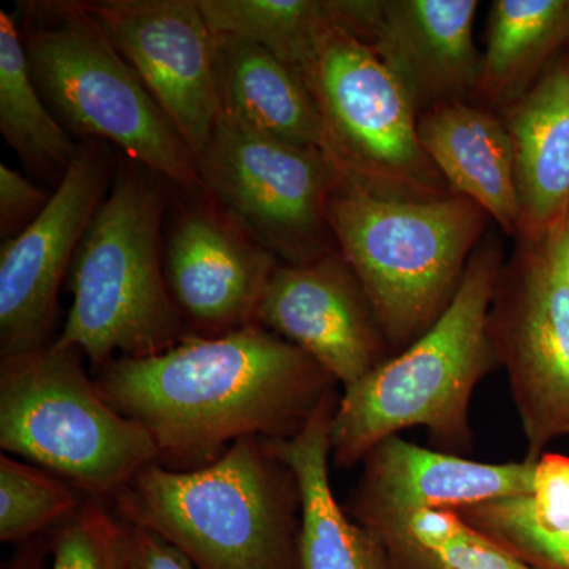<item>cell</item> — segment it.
Here are the masks:
<instances>
[{
	"label": "cell",
	"mask_w": 569,
	"mask_h": 569,
	"mask_svg": "<svg viewBox=\"0 0 569 569\" xmlns=\"http://www.w3.org/2000/svg\"><path fill=\"white\" fill-rule=\"evenodd\" d=\"M336 383L301 348L258 325L112 358L96 380L114 410L151 433L160 466L183 471L216 462L242 438L295 437Z\"/></svg>",
	"instance_id": "1"
},
{
	"label": "cell",
	"mask_w": 569,
	"mask_h": 569,
	"mask_svg": "<svg viewBox=\"0 0 569 569\" xmlns=\"http://www.w3.org/2000/svg\"><path fill=\"white\" fill-rule=\"evenodd\" d=\"M503 254L486 241L471 254L451 305L406 350L343 389L331 421V460L353 468L381 441L425 429L443 451H468L470 403L497 366L489 312Z\"/></svg>",
	"instance_id": "2"
},
{
	"label": "cell",
	"mask_w": 569,
	"mask_h": 569,
	"mask_svg": "<svg viewBox=\"0 0 569 569\" xmlns=\"http://www.w3.org/2000/svg\"><path fill=\"white\" fill-rule=\"evenodd\" d=\"M112 501L122 522L156 531L198 569H299L298 482L264 438L194 470L151 463Z\"/></svg>",
	"instance_id": "3"
},
{
	"label": "cell",
	"mask_w": 569,
	"mask_h": 569,
	"mask_svg": "<svg viewBox=\"0 0 569 569\" xmlns=\"http://www.w3.org/2000/svg\"><path fill=\"white\" fill-rule=\"evenodd\" d=\"M160 179L123 159L71 261L73 305L56 343L84 353L99 369L116 351L146 358L187 337L164 276Z\"/></svg>",
	"instance_id": "4"
},
{
	"label": "cell",
	"mask_w": 569,
	"mask_h": 569,
	"mask_svg": "<svg viewBox=\"0 0 569 569\" xmlns=\"http://www.w3.org/2000/svg\"><path fill=\"white\" fill-rule=\"evenodd\" d=\"M488 220L460 194L388 197L340 176L329 197V227L391 350H406L443 316Z\"/></svg>",
	"instance_id": "5"
},
{
	"label": "cell",
	"mask_w": 569,
	"mask_h": 569,
	"mask_svg": "<svg viewBox=\"0 0 569 569\" xmlns=\"http://www.w3.org/2000/svg\"><path fill=\"white\" fill-rule=\"evenodd\" d=\"M26 11L33 82L67 132L111 141L183 192H203L197 157L88 3L33 2Z\"/></svg>",
	"instance_id": "6"
},
{
	"label": "cell",
	"mask_w": 569,
	"mask_h": 569,
	"mask_svg": "<svg viewBox=\"0 0 569 569\" xmlns=\"http://www.w3.org/2000/svg\"><path fill=\"white\" fill-rule=\"evenodd\" d=\"M0 448L91 498L114 497L159 462L151 433L104 400L78 351L56 342L2 358Z\"/></svg>",
	"instance_id": "7"
},
{
	"label": "cell",
	"mask_w": 569,
	"mask_h": 569,
	"mask_svg": "<svg viewBox=\"0 0 569 569\" xmlns=\"http://www.w3.org/2000/svg\"><path fill=\"white\" fill-rule=\"evenodd\" d=\"M323 118L329 160L347 181L399 198L452 193L418 137V114L376 52L343 28L302 73Z\"/></svg>",
	"instance_id": "8"
},
{
	"label": "cell",
	"mask_w": 569,
	"mask_h": 569,
	"mask_svg": "<svg viewBox=\"0 0 569 569\" xmlns=\"http://www.w3.org/2000/svg\"><path fill=\"white\" fill-rule=\"evenodd\" d=\"M198 170L204 192L284 263L339 250L328 203L340 174L323 153L266 137L220 112Z\"/></svg>",
	"instance_id": "9"
},
{
	"label": "cell",
	"mask_w": 569,
	"mask_h": 569,
	"mask_svg": "<svg viewBox=\"0 0 569 569\" xmlns=\"http://www.w3.org/2000/svg\"><path fill=\"white\" fill-rule=\"evenodd\" d=\"M489 337L507 372L526 460L537 462L550 445L569 437V288L541 239H523L501 269Z\"/></svg>",
	"instance_id": "10"
},
{
	"label": "cell",
	"mask_w": 569,
	"mask_h": 569,
	"mask_svg": "<svg viewBox=\"0 0 569 569\" xmlns=\"http://www.w3.org/2000/svg\"><path fill=\"white\" fill-rule=\"evenodd\" d=\"M86 3L198 162L222 112L213 31L200 0Z\"/></svg>",
	"instance_id": "11"
},
{
	"label": "cell",
	"mask_w": 569,
	"mask_h": 569,
	"mask_svg": "<svg viewBox=\"0 0 569 569\" xmlns=\"http://www.w3.org/2000/svg\"><path fill=\"white\" fill-rule=\"evenodd\" d=\"M108 159L81 148L47 208L0 249V353L47 346L59 288L108 189Z\"/></svg>",
	"instance_id": "12"
},
{
	"label": "cell",
	"mask_w": 569,
	"mask_h": 569,
	"mask_svg": "<svg viewBox=\"0 0 569 569\" xmlns=\"http://www.w3.org/2000/svg\"><path fill=\"white\" fill-rule=\"evenodd\" d=\"M279 260L211 194L179 206L164 239V276L183 321L224 335L257 325Z\"/></svg>",
	"instance_id": "13"
},
{
	"label": "cell",
	"mask_w": 569,
	"mask_h": 569,
	"mask_svg": "<svg viewBox=\"0 0 569 569\" xmlns=\"http://www.w3.org/2000/svg\"><path fill=\"white\" fill-rule=\"evenodd\" d=\"M257 325L301 348L343 389L389 358L391 348L365 288L340 250L301 264H279Z\"/></svg>",
	"instance_id": "14"
},
{
	"label": "cell",
	"mask_w": 569,
	"mask_h": 569,
	"mask_svg": "<svg viewBox=\"0 0 569 569\" xmlns=\"http://www.w3.org/2000/svg\"><path fill=\"white\" fill-rule=\"evenodd\" d=\"M351 518L377 535L425 509H459L497 498L530 496L535 462L488 463L433 451L399 436L362 460Z\"/></svg>",
	"instance_id": "15"
},
{
	"label": "cell",
	"mask_w": 569,
	"mask_h": 569,
	"mask_svg": "<svg viewBox=\"0 0 569 569\" xmlns=\"http://www.w3.org/2000/svg\"><path fill=\"white\" fill-rule=\"evenodd\" d=\"M478 0H376L361 41L396 78L418 116L478 96Z\"/></svg>",
	"instance_id": "16"
},
{
	"label": "cell",
	"mask_w": 569,
	"mask_h": 569,
	"mask_svg": "<svg viewBox=\"0 0 569 569\" xmlns=\"http://www.w3.org/2000/svg\"><path fill=\"white\" fill-rule=\"evenodd\" d=\"M418 137L452 193L477 203L505 234H520L515 146L501 116L443 104L418 116Z\"/></svg>",
	"instance_id": "17"
},
{
	"label": "cell",
	"mask_w": 569,
	"mask_h": 569,
	"mask_svg": "<svg viewBox=\"0 0 569 569\" xmlns=\"http://www.w3.org/2000/svg\"><path fill=\"white\" fill-rule=\"evenodd\" d=\"M336 406L331 392L295 437L269 440L298 482L299 569H395L381 542L348 515L332 492L329 463Z\"/></svg>",
	"instance_id": "18"
},
{
	"label": "cell",
	"mask_w": 569,
	"mask_h": 569,
	"mask_svg": "<svg viewBox=\"0 0 569 569\" xmlns=\"http://www.w3.org/2000/svg\"><path fill=\"white\" fill-rule=\"evenodd\" d=\"M213 50L224 114L329 160L325 121L301 74L244 37L213 32Z\"/></svg>",
	"instance_id": "19"
},
{
	"label": "cell",
	"mask_w": 569,
	"mask_h": 569,
	"mask_svg": "<svg viewBox=\"0 0 569 569\" xmlns=\"http://www.w3.org/2000/svg\"><path fill=\"white\" fill-rule=\"evenodd\" d=\"M515 146L520 238H542L569 209V67L546 71L500 114Z\"/></svg>",
	"instance_id": "20"
},
{
	"label": "cell",
	"mask_w": 569,
	"mask_h": 569,
	"mask_svg": "<svg viewBox=\"0 0 569 569\" xmlns=\"http://www.w3.org/2000/svg\"><path fill=\"white\" fill-rule=\"evenodd\" d=\"M568 36L569 0H496L478 96L501 110L518 102Z\"/></svg>",
	"instance_id": "21"
},
{
	"label": "cell",
	"mask_w": 569,
	"mask_h": 569,
	"mask_svg": "<svg viewBox=\"0 0 569 569\" xmlns=\"http://www.w3.org/2000/svg\"><path fill=\"white\" fill-rule=\"evenodd\" d=\"M200 6L213 32L254 41L301 77L328 32H350L353 18V0H200Z\"/></svg>",
	"instance_id": "22"
},
{
	"label": "cell",
	"mask_w": 569,
	"mask_h": 569,
	"mask_svg": "<svg viewBox=\"0 0 569 569\" xmlns=\"http://www.w3.org/2000/svg\"><path fill=\"white\" fill-rule=\"evenodd\" d=\"M0 132L29 170L59 179L81 151L37 89L21 31L6 10H0Z\"/></svg>",
	"instance_id": "23"
},
{
	"label": "cell",
	"mask_w": 569,
	"mask_h": 569,
	"mask_svg": "<svg viewBox=\"0 0 569 569\" xmlns=\"http://www.w3.org/2000/svg\"><path fill=\"white\" fill-rule=\"evenodd\" d=\"M395 569H537L452 509H425L373 535Z\"/></svg>",
	"instance_id": "24"
},
{
	"label": "cell",
	"mask_w": 569,
	"mask_h": 569,
	"mask_svg": "<svg viewBox=\"0 0 569 569\" xmlns=\"http://www.w3.org/2000/svg\"><path fill=\"white\" fill-rule=\"evenodd\" d=\"M82 503L62 478L6 452L0 456V541L24 542L58 529Z\"/></svg>",
	"instance_id": "25"
},
{
	"label": "cell",
	"mask_w": 569,
	"mask_h": 569,
	"mask_svg": "<svg viewBox=\"0 0 569 569\" xmlns=\"http://www.w3.org/2000/svg\"><path fill=\"white\" fill-rule=\"evenodd\" d=\"M468 523L537 569H569V531H546L520 511L516 497L452 509Z\"/></svg>",
	"instance_id": "26"
},
{
	"label": "cell",
	"mask_w": 569,
	"mask_h": 569,
	"mask_svg": "<svg viewBox=\"0 0 569 569\" xmlns=\"http://www.w3.org/2000/svg\"><path fill=\"white\" fill-rule=\"evenodd\" d=\"M123 537L122 520L91 498L52 533L51 569H123Z\"/></svg>",
	"instance_id": "27"
},
{
	"label": "cell",
	"mask_w": 569,
	"mask_h": 569,
	"mask_svg": "<svg viewBox=\"0 0 569 569\" xmlns=\"http://www.w3.org/2000/svg\"><path fill=\"white\" fill-rule=\"evenodd\" d=\"M520 511L546 531H569V456L546 452L535 462L530 496L516 497Z\"/></svg>",
	"instance_id": "28"
},
{
	"label": "cell",
	"mask_w": 569,
	"mask_h": 569,
	"mask_svg": "<svg viewBox=\"0 0 569 569\" xmlns=\"http://www.w3.org/2000/svg\"><path fill=\"white\" fill-rule=\"evenodd\" d=\"M48 197L36 183L24 176L0 163V233L10 239L20 234L24 228L47 208Z\"/></svg>",
	"instance_id": "29"
},
{
	"label": "cell",
	"mask_w": 569,
	"mask_h": 569,
	"mask_svg": "<svg viewBox=\"0 0 569 569\" xmlns=\"http://www.w3.org/2000/svg\"><path fill=\"white\" fill-rule=\"evenodd\" d=\"M126 526L123 569H198L170 541L144 527Z\"/></svg>",
	"instance_id": "30"
},
{
	"label": "cell",
	"mask_w": 569,
	"mask_h": 569,
	"mask_svg": "<svg viewBox=\"0 0 569 569\" xmlns=\"http://www.w3.org/2000/svg\"><path fill=\"white\" fill-rule=\"evenodd\" d=\"M539 239L557 272L569 288V209L559 222Z\"/></svg>",
	"instance_id": "31"
},
{
	"label": "cell",
	"mask_w": 569,
	"mask_h": 569,
	"mask_svg": "<svg viewBox=\"0 0 569 569\" xmlns=\"http://www.w3.org/2000/svg\"><path fill=\"white\" fill-rule=\"evenodd\" d=\"M52 535H40L21 542V548L14 552L6 569H41L48 553H51Z\"/></svg>",
	"instance_id": "32"
}]
</instances>
